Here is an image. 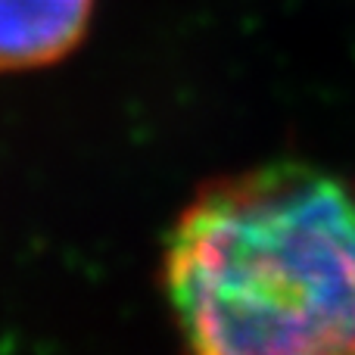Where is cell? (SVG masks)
<instances>
[{
  "label": "cell",
  "instance_id": "1",
  "mask_svg": "<svg viewBox=\"0 0 355 355\" xmlns=\"http://www.w3.org/2000/svg\"><path fill=\"white\" fill-rule=\"evenodd\" d=\"M162 290L193 352H355V178L268 162L206 181L168 231Z\"/></svg>",
  "mask_w": 355,
  "mask_h": 355
},
{
  "label": "cell",
  "instance_id": "2",
  "mask_svg": "<svg viewBox=\"0 0 355 355\" xmlns=\"http://www.w3.org/2000/svg\"><path fill=\"white\" fill-rule=\"evenodd\" d=\"M97 0H0V75L37 72L72 56Z\"/></svg>",
  "mask_w": 355,
  "mask_h": 355
}]
</instances>
